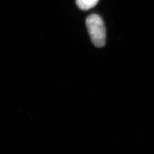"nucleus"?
Instances as JSON below:
<instances>
[{
	"label": "nucleus",
	"instance_id": "nucleus-2",
	"mask_svg": "<svg viewBox=\"0 0 154 154\" xmlns=\"http://www.w3.org/2000/svg\"><path fill=\"white\" fill-rule=\"evenodd\" d=\"M98 2L99 0H76V5L82 10H88L93 8Z\"/></svg>",
	"mask_w": 154,
	"mask_h": 154
},
{
	"label": "nucleus",
	"instance_id": "nucleus-1",
	"mask_svg": "<svg viewBox=\"0 0 154 154\" xmlns=\"http://www.w3.org/2000/svg\"><path fill=\"white\" fill-rule=\"evenodd\" d=\"M86 23L93 44L97 47H104L106 40V33L104 23L101 17L95 14H91L86 19Z\"/></svg>",
	"mask_w": 154,
	"mask_h": 154
}]
</instances>
